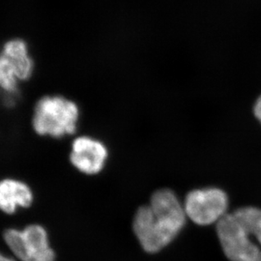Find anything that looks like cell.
<instances>
[{"instance_id": "cell-2", "label": "cell", "mask_w": 261, "mask_h": 261, "mask_svg": "<svg viewBox=\"0 0 261 261\" xmlns=\"http://www.w3.org/2000/svg\"><path fill=\"white\" fill-rule=\"evenodd\" d=\"M79 116L80 111L75 102L58 94L45 95L36 103L32 126L42 137L64 138L75 133Z\"/></svg>"}, {"instance_id": "cell-6", "label": "cell", "mask_w": 261, "mask_h": 261, "mask_svg": "<svg viewBox=\"0 0 261 261\" xmlns=\"http://www.w3.org/2000/svg\"><path fill=\"white\" fill-rule=\"evenodd\" d=\"M228 198L216 188L196 189L187 195L184 210L189 218L200 226L218 222L226 214Z\"/></svg>"}, {"instance_id": "cell-7", "label": "cell", "mask_w": 261, "mask_h": 261, "mask_svg": "<svg viewBox=\"0 0 261 261\" xmlns=\"http://www.w3.org/2000/svg\"><path fill=\"white\" fill-rule=\"evenodd\" d=\"M108 157L106 145L95 138L81 136L70 146V164L86 175H96L103 170Z\"/></svg>"}, {"instance_id": "cell-8", "label": "cell", "mask_w": 261, "mask_h": 261, "mask_svg": "<svg viewBox=\"0 0 261 261\" xmlns=\"http://www.w3.org/2000/svg\"><path fill=\"white\" fill-rule=\"evenodd\" d=\"M34 200L33 189L20 179L5 177L0 180V211L7 215L18 208H29Z\"/></svg>"}, {"instance_id": "cell-9", "label": "cell", "mask_w": 261, "mask_h": 261, "mask_svg": "<svg viewBox=\"0 0 261 261\" xmlns=\"http://www.w3.org/2000/svg\"><path fill=\"white\" fill-rule=\"evenodd\" d=\"M233 214L249 236H254L261 244V208L248 206L237 210Z\"/></svg>"}, {"instance_id": "cell-3", "label": "cell", "mask_w": 261, "mask_h": 261, "mask_svg": "<svg viewBox=\"0 0 261 261\" xmlns=\"http://www.w3.org/2000/svg\"><path fill=\"white\" fill-rule=\"evenodd\" d=\"M35 64L28 43L20 38L6 41L0 50V89L15 94L20 82L33 76Z\"/></svg>"}, {"instance_id": "cell-4", "label": "cell", "mask_w": 261, "mask_h": 261, "mask_svg": "<svg viewBox=\"0 0 261 261\" xmlns=\"http://www.w3.org/2000/svg\"><path fill=\"white\" fill-rule=\"evenodd\" d=\"M5 241L20 261H55L56 254L48 244V233L43 226L29 225L23 230L8 229Z\"/></svg>"}, {"instance_id": "cell-12", "label": "cell", "mask_w": 261, "mask_h": 261, "mask_svg": "<svg viewBox=\"0 0 261 261\" xmlns=\"http://www.w3.org/2000/svg\"><path fill=\"white\" fill-rule=\"evenodd\" d=\"M255 261H261V253L260 254H259V256L258 257V259H257Z\"/></svg>"}, {"instance_id": "cell-5", "label": "cell", "mask_w": 261, "mask_h": 261, "mask_svg": "<svg viewBox=\"0 0 261 261\" xmlns=\"http://www.w3.org/2000/svg\"><path fill=\"white\" fill-rule=\"evenodd\" d=\"M216 231L224 254L230 261H255L260 254L241 222L233 213L226 214L217 222Z\"/></svg>"}, {"instance_id": "cell-11", "label": "cell", "mask_w": 261, "mask_h": 261, "mask_svg": "<svg viewBox=\"0 0 261 261\" xmlns=\"http://www.w3.org/2000/svg\"><path fill=\"white\" fill-rule=\"evenodd\" d=\"M0 261H14L9 257L5 256L4 254H0Z\"/></svg>"}, {"instance_id": "cell-10", "label": "cell", "mask_w": 261, "mask_h": 261, "mask_svg": "<svg viewBox=\"0 0 261 261\" xmlns=\"http://www.w3.org/2000/svg\"><path fill=\"white\" fill-rule=\"evenodd\" d=\"M254 114L255 118L261 124V94L258 97L254 105Z\"/></svg>"}, {"instance_id": "cell-1", "label": "cell", "mask_w": 261, "mask_h": 261, "mask_svg": "<svg viewBox=\"0 0 261 261\" xmlns=\"http://www.w3.org/2000/svg\"><path fill=\"white\" fill-rule=\"evenodd\" d=\"M186 216L176 194L169 189H161L153 194L149 204L138 208L133 231L146 252L156 253L177 236Z\"/></svg>"}]
</instances>
